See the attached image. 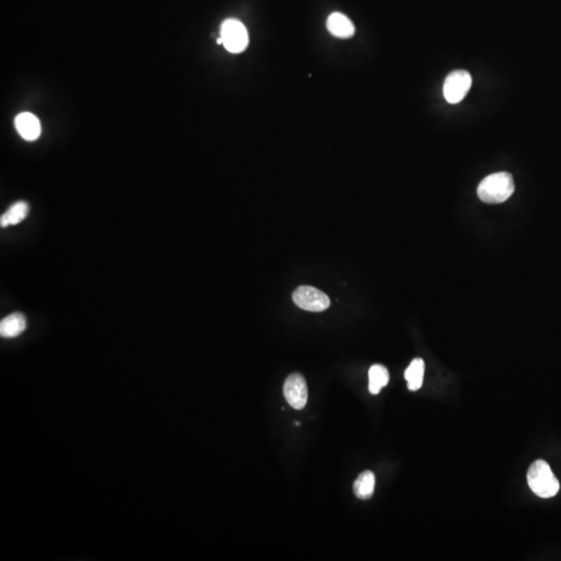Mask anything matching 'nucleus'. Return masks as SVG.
Wrapping results in <instances>:
<instances>
[{
	"instance_id": "obj_4",
	"label": "nucleus",
	"mask_w": 561,
	"mask_h": 561,
	"mask_svg": "<svg viewBox=\"0 0 561 561\" xmlns=\"http://www.w3.org/2000/svg\"><path fill=\"white\" fill-rule=\"evenodd\" d=\"M292 300L296 306L310 312L326 311L330 304V298L326 293L311 286L298 287L292 294Z\"/></svg>"
},
{
	"instance_id": "obj_5",
	"label": "nucleus",
	"mask_w": 561,
	"mask_h": 561,
	"mask_svg": "<svg viewBox=\"0 0 561 561\" xmlns=\"http://www.w3.org/2000/svg\"><path fill=\"white\" fill-rule=\"evenodd\" d=\"M471 85L472 78L468 71L456 70L451 72L444 82V97L450 104L458 103L466 97Z\"/></svg>"
},
{
	"instance_id": "obj_11",
	"label": "nucleus",
	"mask_w": 561,
	"mask_h": 561,
	"mask_svg": "<svg viewBox=\"0 0 561 561\" xmlns=\"http://www.w3.org/2000/svg\"><path fill=\"white\" fill-rule=\"evenodd\" d=\"M425 371V363L417 358L411 362L405 372V379L407 381V388L411 391H418L422 387Z\"/></svg>"
},
{
	"instance_id": "obj_3",
	"label": "nucleus",
	"mask_w": 561,
	"mask_h": 561,
	"mask_svg": "<svg viewBox=\"0 0 561 561\" xmlns=\"http://www.w3.org/2000/svg\"><path fill=\"white\" fill-rule=\"evenodd\" d=\"M223 45L232 53H240L249 45V34L245 25L238 19H227L221 27Z\"/></svg>"
},
{
	"instance_id": "obj_2",
	"label": "nucleus",
	"mask_w": 561,
	"mask_h": 561,
	"mask_svg": "<svg viewBox=\"0 0 561 561\" xmlns=\"http://www.w3.org/2000/svg\"><path fill=\"white\" fill-rule=\"evenodd\" d=\"M529 488L541 498H551L560 490V481L552 472L549 464L545 460H537L531 464L527 472Z\"/></svg>"
},
{
	"instance_id": "obj_1",
	"label": "nucleus",
	"mask_w": 561,
	"mask_h": 561,
	"mask_svg": "<svg viewBox=\"0 0 561 561\" xmlns=\"http://www.w3.org/2000/svg\"><path fill=\"white\" fill-rule=\"evenodd\" d=\"M515 181L509 173H495L479 183L477 196L486 204H500L515 193Z\"/></svg>"
},
{
	"instance_id": "obj_12",
	"label": "nucleus",
	"mask_w": 561,
	"mask_h": 561,
	"mask_svg": "<svg viewBox=\"0 0 561 561\" xmlns=\"http://www.w3.org/2000/svg\"><path fill=\"white\" fill-rule=\"evenodd\" d=\"M369 392L377 395L389 383V371L383 365H373L369 369Z\"/></svg>"
},
{
	"instance_id": "obj_6",
	"label": "nucleus",
	"mask_w": 561,
	"mask_h": 561,
	"mask_svg": "<svg viewBox=\"0 0 561 561\" xmlns=\"http://www.w3.org/2000/svg\"><path fill=\"white\" fill-rule=\"evenodd\" d=\"M284 396L293 409H302L308 401V388L304 377L300 373H292L284 384Z\"/></svg>"
},
{
	"instance_id": "obj_10",
	"label": "nucleus",
	"mask_w": 561,
	"mask_h": 561,
	"mask_svg": "<svg viewBox=\"0 0 561 561\" xmlns=\"http://www.w3.org/2000/svg\"><path fill=\"white\" fill-rule=\"evenodd\" d=\"M29 213V205L27 202L20 201V202L15 203L0 217V226L6 228L8 226L18 225L27 219Z\"/></svg>"
},
{
	"instance_id": "obj_13",
	"label": "nucleus",
	"mask_w": 561,
	"mask_h": 561,
	"mask_svg": "<svg viewBox=\"0 0 561 561\" xmlns=\"http://www.w3.org/2000/svg\"><path fill=\"white\" fill-rule=\"evenodd\" d=\"M375 488V476L371 471H365L356 479L354 492L362 500H367L373 496Z\"/></svg>"
},
{
	"instance_id": "obj_8",
	"label": "nucleus",
	"mask_w": 561,
	"mask_h": 561,
	"mask_svg": "<svg viewBox=\"0 0 561 561\" xmlns=\"http://www.w3.org/2000/svg\"><path fill=\"white\" fill-rule=\"evenodd\" d=\"M17 131L27 140H35L41 134L39 119L31 112H22L15 119Z\"/></svg>"
},
{
	"instance_id": "obj_9",
	"label": "nucleus",
	"mask_w": 561,
	"mask_h": 561,
	"mask_svg": "<svg viewBox=\"0 0 561 561\" xmlns=\"http://www.w3.org/2000/svg\"><path fill=\"white\" fill-rule=\"evenodd\" d=\"M27 328V319L22 313H13L0 322V335L3 338L20 336Z\"/></svg>"
},
{
	"instance_id": "obj_7",
	"label": "nucleus",
	"mask_w": 561,
	"mask_h": 561,
	"mask_svg": "<svg viewBox=\"0 0 561 561\" xmlns=\"http://www.w3.org/2000/svg\"><path fill=\"white\" fill-rule=\"evenodd\" d=\"M326 27L334 37L340 39H349L355 35V25L349 17L341 13H333L330 15L326 21Z\"/></svg>"
}]
</instances>
